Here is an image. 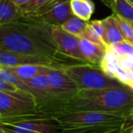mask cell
<instances>
[{"mask_svg": "<svg viewBox=\"0 0 133 133\" xmlns=\"http://www.w3.org/2000/svg\"><path fill=\"white\" fill-rule=\"evenodd\" d=\"M5 69L10 71L14 76L23 80H28L40 74L48 73L51 70L55 69L48 66L34 65H23L14 66V67H7Z\"/></svg>", "mask_w": 133, "mask_h": 133, "instance_id": "cell-13", "label": "cell"}, {"mask_svg": "<svg viewBox=\"0 0 133 133\" xmlns=\"http://www.w3.org/2000/svg\"><path fill=\"white\" fill-rule=\"evenodd\" d=\"M115 16L125 41L133 45V26L132 23L117 16L116 14H115Z\"/></svg>", "mask_w": 133, "mask_h": 133, "instance_id": "cell-18", "label": "cell"}, {"mask_svg": "<svg viewBox=\"0 0 133 133\" xmlns=\"http://www.w3.org/2000/svg\"><path fill=\"white\" fill-rule=\"evenodd\" d=\"M23 18L20 9L10 0H0V25L12 23Z\"/></svg>", "mask_w": 133, "mask_h": 133, "instance_id": "cell-15", "label": "cell"}, {"mask_svg": "<svg viewBox=\"0 0 133 133\" xmlns=\"http://www.w3.org/2000/svg\"><path fill=\"white\" fill-rule=\"evenodd\" d=\"M52 27L40 19L24 16L0 25V49L35 56H67L59 51Z\"/></svg>", "mask_w": 133, "mask_h": 133, "instance_id": "cell-1", "label": "cell"}, {"mask_svg": "<svg viewBox=\"0 0 133 133\" xmlns=\"http://www.w3.org/2000/svg\"><path fill=\"white\" fill-rule=\"evenodd\" d=\"M129 133H133V130H132V131H131L130 132H129Z\"/></svg>", "mask_w": 133, "mask_h": 133, "instance_id": "cell-29", "label": "cell"}, {"mask_svg": "<svg viewBox=\"0 0 133 133\" xmlns=\"http://www.w3.org/2000/svg\"><path fill=\"white\" fill-rule=\"evenodd\" d=\"M117 57H133V45L126 41L114 44L109 48Z\"/></svg>", "mask_w": 133, "mask_h": 133, "instance_id": "cell-19", "label": "cell"}, {"mask_svg": "<svg viewBox=\"0 0 133 133\" xmlns=\"http://www.w3.org/2000/svg\"><path fill=\"white\" fill-rule=\"evenodd\" d=\"M133 130V108L130 111L129 115L125 118L124 122L122 133H129Z\"/></svg>", "mask_w": 133, "mask_h": 133, "instance_id": "cell-24", "label": "cell"}, {"mask_svg": "<svg viewBox=\"0 0 133 133\" xmlns=\"http://www.w3.org/2000/svg\"><path fill=\"white\" fill-rule=\"evenodd\" d=\"M85 63L87 62L72 58L69 56L60 58L35 56L0 49V67L7 68L23 65H34L48 66L55 69H65L71 65Z\"/></svg>", "mask_w": 133, "mask_h": 133, "instance_id": "cell-6", "label": "cell"}, {"mask_svg": "<svg viewBox=\"0 0 133 133\" xmlns=\"http://www.w3.org/2000/svg\"><path fill=\"white\" fill-rule=\"evenodd\" d=\"M65 72L77 84L80 90H103L126 86L107 75L99 66L91 64H78L65 69Z\"/></svg>", "mask_w": 133, "mask_h": 133, "instance_id": "cell-4", "label": "cell"}, {"mask_svg": "<svg viewBox=\"0 0 133 133\" xmlns=\"http://www.w3.org/2000/svg\"><path fill=\"white\" fill-rule=\"evenodd\" d=\"M102 20L106 30L107 44L108 49L111 46L125 41L114 13Z\"/></svg>", "mask_w": 133, "mask_h": 133, "instance_id": "cell-16", "label": "cell"}, {"mask_svg": "<svg viewBox=\"0 0 133 133\" xmlns=\"http://www.w3.org/2000/svg\"><path fill=\"white\" fill-rule=\"evenodd\" d=\"M19 90V89L17 87H16L15 85L0 79V92L13 93V92L18 91Z\"/></svg>", "mask_w": 133, "mask_h": 133, "instance_id": "cell-25", "label": "cell"}, {"mask_svg": "<svg viewBox=\"0 0 133 133\" xmlns=\"http://www.w3.org/2000/svg\"><path fill=\"white\" fill-rule=\"evenodd\" d=\"M90 25L97 31V33L101 36V37L103 39V41H104V43L106 44L107 47H108V46L107 44V37H106V30L103 23V20H99V19H95V20H92V21H89Z\"/></svg>", "mask_w": 133, "mask_h": 133, "instance_id": "cell-22", "label": "cell"}, {"mask_svg": "<svg viewBox=\"0 0 133 133\" xmlns=\"http://www.w3.org/2000/svg\"><path fill=\"white\" fill-rule=\"evenodd\" d=\"M79 48L83 59L89 64L100 67V64L104 57L107 48L97 43L80 37Z\"/></svg>", "mask_w": 133, "mask_h": 133, "instance_id": "cell-12", "label": "cell"}, {"mask_svg": "<svg viewBox=\"0 0 133 133\" xmlns=\"http://www.w3.org/2000/svg\"><path fill=\"white\" fill-rule=\"evenodd\" d=\"M48 77L50 90L55 101L43 111V115H46L55 104L71 99L80 90L75 81L65 72V69H52L48 73Z\"/></svg>", "mask_w": 133, "mask_h": 133, "instance_id": "cell-8", "label": "cell"}, {"mask_svg": "<svg viewBox=\"0 0 133 133\" xmlns=\"http://www.w3.org/2000/svg\"><path fill=\"white\" fill-rule=\"evenodd\" d=\"M80 37L85 38V39L89 40L92 42H94V43H97L101 46H104L108 50V47H107L106 44L104 43L103 39L101 37V36L97 33V31L90 25L89 22H88V25H87L85 31L83 32V34H82V36Z\"/></svg>", "mask_w": 133, "mask_h": 133, "instance_id": "cell-20", "label": "cell"}, {"mask_svg": "<svg viewBox=\"0 0 133 133\" xmlns=\"http://www.w3.org/2000/svg\"><path fill=\"white\" fill-rule=\"evenodd\" d=\"M89 21H85L76 16L70 18L67 20L62 26V28L66 30L67 32L76 35L78 37H81L83 32L85 31Z\"/></svg>", "mask_w": 133, "mask_h": 133, "instance_id": "cell-17", "label": "cell"}, {"mask_svg": "<svg viewBox=\"0 0 133 133\" xmlns=\"http://www.w3.org/2000/svg\"><path fill=\"white\" fill-rule=\"evenodd\" d=\"M71 0H62L50 12L40 19L52 26H62L67 20L74 16L71 9Z\"/></svg>", "mask_w": 133, "mask_h": 133, "instance_id": "cell-10", "label": "cell"}, {"mask_svg": "<svg viewBox=\"0 0 133 133\" xmlns=\"http://www.w3.org/2000/svg\"><path fill=\"white\" fill-rule=\"evenodd\" d=\"M0 127L10 133H63L53 117L43 114L0 118Z\"/></svg>", "mask_w": 133, "mask_h": 133, "instance_id": "cell-5", "label": "cell"}, {"mask_svg": "<svg viewBox=\"0 0 133 133\" xmlns=\"http://www.w3.org/2000/svg\"><path fill=\"white\" fill-rule=\"evenodd\" d=\"M113 13L133 23V4L128 0H101Z\"/></svg>", "mask_w": 133, "mask_h": 133, "instance_id": "cell-14", "label": "cell"}, {"mask_svg": "<svg viewBox=\"0 0 133 133\" xmlns=\"http://www.w3.org/2000/svg\"><path fill=\"white\" fill-rule=\"evenodd\" d=\"M53 118L63 133H122L125 120L121 115L91 111L63 112Z\"/></svg>", "mask_w": 133, "mask_h": 133, "instance_id": "cell-3", "label": "cell"}, {"mask_svg": "<svg viewBox=\"0 0 133 133\" xmlns=\"http://www.w3.org/2000/svg\"><path fill=\"white\" fill-rule=\"evenodd\" d=\"M12 1V2H14L16 5H18L19 7H21L23 6V5L26 4L30 0H10Z\"/></svg>", "mask_w": 133, "mask_h": 133, "instance_id": "cell-26", "label": "cell"}, {"mask_svg": "<svg viewBox=\"0 0 133 133\" xmlns=\"http://www.w3.org/2000/svg\"><path fill=\"white\" fill-rule=\"evenodd\" d=\"M132 26H133V23H132Z\"/></svg>", "mask_w": 133, "mask_h": 133, "instance_id": "cell-30", "label": "cell"}, {"mask_svg": "<svg viewBox=\"0 0 133 133\" xmlns=\"http://www.w3.org/2000/svg\"><path fill=\"white\" fill-rule=\"evenodd\" d=\"M128 1H129V2H130L132 4H133V0H128Z\"/></svg>", "mask_w": 133, "mask_h": 133, "instance_id": "cell-28", "label": "cell"}, {"mask_svg": "<svg viewBox=\"0 0 133 133\" xmlns=\"http://www.w3.org/2000/svg\"><path fill=\"white\" fill-rule=\"evenodd\" d=\"M70 4L74 16L87 21L84 13V6H83V0H71Z\"/></svg>", "mask_w": 133, "mask_h": 133, "instance_id": "cell-21", "label": "cell"}, {"mask_svg": "<svg viewBox=\"0 0 133 133\" xmlns=\"http://www.w3.org/2000/svg\"><path fill=\"white\" fill-rule=\"evenodd\" d=\"M133 108V89L128 86L103 90H79L71 99L55 104L46 115L91 111L127 117Z\"/></svg>", "mask_w": 133, "mask_h": 133, "instance_id": "cell-2", "label": "cell"}, {"mask_svg": "<svg viewBox=\"0 0 133 133\" xmlns=\"http://www.w3.org/2000/svg\"><path fill=\"white\" fill-rule=\"evenodd\" d=\"M52 34L61 53L72 58L86 62L80 51L79 37L67 32L62 26H53Z\"/></svg>", "mask_w": 133, "mask_h": 133, "instance_id": "cell-9", "label": "cell"}, {"mask_svg": "<svg viewBox=\"0 0 133 133\" xmlns=\"http://www.w3.org/2000/svg\"><path fill=\"white\" fill-rule=\"evenodd\" d=\"M0 133H10V132H9L8 131H6L5 129H3V128L0 127Z\"/></svg>", "mask_w": 133, "mask_h": 133, "instance_id": "cell-27", "label": "cell"}, {"mask_svg": "<svg viewBox=\"0 0 133 133\" xmlns=\"http://www.w3.org/2000/svg\"><path fill=\"white\" fill-rule=\"evenodd\" d=\"M41 114L35 97L19 90L13 93L0 92V118Z\"/></svg>", "mask_w": 133, "mask_h": 133, "instance_id": "cell-7", "label": "cell"}, {"mask_svg": "<svg viewBox=\"0 0 133 133\" xmlns=\"http://www.w3.org/2000/svg\"><path fill=\"white\" fill-rule=\"evenodd\" d=\"M62 0H30L19 7L23 16L40 18L54 9Z\"/></svg>", "mask_w": 133, "mask_h": 133, "instance_id": "cell-11", "label": "cell"}, {"mask_svg": "<svg viewBox=\"0 0 133 133\" xmlns=\"http://www.w3.org/2000/svg\"><path fill=\"white\" fill-rule=\"evenodd\" d=\"M83 6H84V13L86 16V20L90 21L92 15L94 12L95 5L92 0H83Z\"/></svg>", "mask_w": 133, "mask_h": 133, "instance_id": "cell-23", "label": "cell"}]
</instances>
